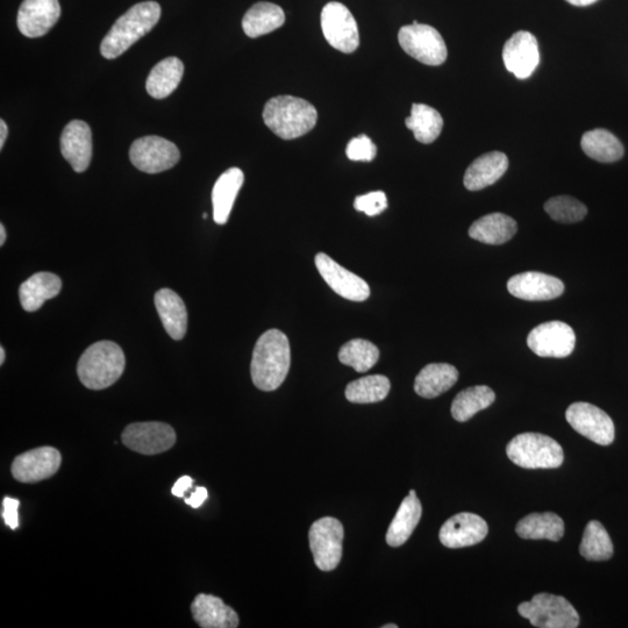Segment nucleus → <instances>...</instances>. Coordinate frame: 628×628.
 <instances>
[{
    "label": "nucleus",
    "mask_w": 628,
    "mask_h": 628,
    "mask_svg": "<svg viewBox=\"0 0 628 628\" xmlns=\"http://www.w3.org/2000/svg\"><path fill=\"white\" fill-rule=\"evenodd\" d=\"M291 349L287 335L278 330L264 332L256 342L251 365L252 380L262 391H275L289 374Z\"/></svg>",
    "instance_id": "nucleus-1"
},
{
    "label": "nucleus",
    "mask_w": 628,
    "mask_h": 628,
    "mask_svg": "<svg viewBox=\"0 0 628 628\" xmlns=\"http://www.w3.org/2000/svg\"><path fill=\"white\" fill-rule=\"evenodd\" d=\"M161 18V6L156 2L139 3L131 7L112 26L102 41L101 53L107 60L117 59L135 42L153 30Z\"/></svg>",
    "instance_id": "nucleus-2"
},
{
    "label": "nucleus",
    "mask_w": 628,
    "mask_h": 628,
    "mask_svg": "<svg viewBox=\"0 0 628 628\" xmlns=\"http://www.w3.org/2000/svg\"><path fill=\"white\" fill-rule=\"evenodd\" d=\"M263 120L277 137L292 140L303 137L317 124L318 112L302 98L278 96L264 106Z\"/></svg>",
    "instance_id": "nucleus-3"
},
{
    "label": "nucleus",
    "mask_w": 628,
    "mask_h": 628,
    "mask_svg": "<svg viewBox=\"0 0 628 628\" xmlns=\"http://www.w3.org/2000/svg\"><path fill=\"white\" fill-rule=\"evenodd\" d=\"M126 359L116 342L99 341L85 351L77 365V375L85 388H110L123 375Z\"/></svg>",
    "instance_id": "nucleus-4"
},
{
    "label": "nucleus",
    "mask_w": 628,
    "mask_h": 628,
    "mask_svg": "<svg viewBox=\"0 0 628 628\" xmlns=\"http://www.w3.org/2000/svg\"><path fill=\"white\" fill-rule=\"evenodd\" d=\"M506 454L513 463L526 469L559 468L565 460L558 442L540 433L517 435L506 447Z\"/></svg>",
    "instance_id": "nucleus-5"
},
{
    "label": "nucleus",
    "mask_w": 628,
    "mask_h": 628,
    "mask_svg": "<svg viewBox=\"0 0 628 628\" xmlns=\"http://www.w3.org/2000/svg\"><path fill=\"white\" fill-rule=\"evenodd\" d=\"M520 616L530 620L539 628H576L580 625V616L574 606L565 597L552 594H538L531 602L518 606Z\"/></svg>",
    "instance_id": "nucleus-6"
},
{
    "label": "nucleus",
    "mask_w": 628,
    "mask_h": 628,
    "mask_svg": "<svg viewBox=\"0 0 628 628\" xmlns=\"http://www.w3.org/2000/svg\"><path fill=\"white\" fill-rule=\"evenodd\" d=\"M398 40L406 54L427 66H440L447 60L445 40L432 26L415 20L412 25L401 28Z\"/></svg>",
    "instance_id": "nucleus-7"
},
{
    "label": "nucleus",
    "mask_w": 628,
    "mask_h": 628,
    "mask_svg": "<svg viewBox=\"0 0 628 628\" xmlns=\"http://www.w3.org/2000/svg\"><path fill=\"white\" fill-rule=\"evenodd\" d=\"M344 526L338 519L325 517L317 520L309 532L310 548L314 563L323 572H332L342 558Z\"/></svg>",
    "instance_id": "nucleus-8"
},
{
    "label": "nucleus",
    "mask_w": 628,
    "mask_h": 628,
    "mask_svg": "<svg viewBox=\"0 0 628 628\" xmlns=\"http://www.w3.org/2000/svg\"><path fill=\"white\" fill-rule=\"evenodd\" d=\"M321 30L337 51L351 54L360 46L358 23L344 4L328 3L321 11Z\"/></svg>",
    "instance_id": "nucleus-9"
},
{
    "label": "nucleus",
    "mask_w": 628,
    "mask_h": 628,
    "mask_svg": "<svg viewBox=\"0 0 628 628\" xmlns=\"http://www.w3.org/2000/svg\"><path fill=\"white\" fill-rule=\"evenodd\" d=\"M180 159V149L173 142L156 135L135 140L130 149L133 166L146 174L163 173L174 168Z\"/></svg>",
    "instance_id": "nucleus-10"
},
{
    "label": "nucleus",
    "mask_w": 628,
    "mask_h": 628,
    "mask_svg": "<svg viewBox=\"0 0 628 628\" xmlns=\"http://www.w3.org/2000/svg\"><path fill=\"white\" fill-rule=\"evenodd\" d=\"M575 345L573 328L562 321L541 324L527 337V346L540 358L565 359L574 352Z\"/></svg>",
    "instance_id": "nucleus-11"
},
{
    "label": "nucleus",
    "mask_w": 628,
    "mask_h": 628,
    "mask_svg": "<svg viewBox=\"0 0 628 628\" xmlns=\"http://www.w3.org/2000/svg\"><path fill=\"white\" fill-rule=\"evenodd\" d=\"M566 418L570 426L583 437L601 446L615 441V424L608 413L589 403H574L569 406Z\"/></svg>",
    "instance_id": "nucleus-12"
},
{
    "label": "nucleus",
    "mask_w": 628,
    "mask_h": 628,
    "mask_svg": "<svg viewBox=\"0 0 628 628\" xmlns=\"http://www.w3.org/2000/svg\"><path fill=\"white\" fill-rule=\"evenodd\" d=\"M123 444L131 451L144 455H156L169 451L176 442L174 428L168 424L149 421L128 425L121 435Z\"/></svg>",
    "instance_id": "nucleus-13"
},
{
    "label": "nucleus",
    "mask_w": 628,
    "mask_h": 628,
    "mask_svg": "<svg viewBox=\"0 0 628 628\" xmlns=\"http://www.w3.org/2000/svg\"><path fill=\"white\" fill-rule=\"evenodd\" d=\"M316 267L324 281L342 298L352 302H365L370 296L368 283L352 271L341 267L330 256L319 253L314 259Z\"/></svg>",
    "instance_id": "nucleus-14"
},
{
    "label": "nucleus",
    "mask_w": 628,
    "mask_h": 628,
    "mask_svg": "<svg viewBox=\"0 0 628 628\" xmlns=\"http://www.w3.org/2000/svg\"><path fill=\"white\" fill-rule=\"evenodd\" d=\"M62 456L56 448L40 447L17 456L12 475L21 483H37L54 476L61 467Z\"/></svg>",
    "instance_id": "nucleus-15"
},
{
    "label": "nucleus",
    "mask_w": 628,
    "mask_h": 628,
    "mask_svg": "<svg viewBox=\"0 0 628 628\" xmlns=\"http://www.w3.org/2000/svg\"><path fill=\"white\" fill-rule=\"evenodd\" d=\"M503 61L506 69L519 80L531 77L540 63L537 38L526 31L513 34L504 46Z\"/></svg>",
    "instance_id": "nucleus-16"
},
{
    "label": "nucleus",
    "mask_w": 628,
    "mask_h": 628,
    "mask_svg": "<svg viewBox=\"0 0 628 628\" xmlns=\"http://www.w3.org/2000/svg\"><path fill=\"white\" fill-rule=\"evenodd\" d=\"M60 17L59 0H24L18 12L17 24L25 37L40 38L52 30Z\"/></svg>",
    "instance_id": "nucleus-17"
},
{
    "label": "nucleus",
    "mask_w": 628,
    "mask_h": 628,
    "mask_svg": "<svg viewBox=\"0 0 628 628\" xmlns=\"http://www.w3.org/2000/svg\"><path fill=\"white\" fill-rule=\"evenodd\" d=\"M489 531L485 520L474 513L462 512L448 519L441 527L439 539L447 548H463L480 544Z\"/></svg>",
    "instance_id": "nucleus-18"
},
{
    "label": "nucleus",
    "mask_w": 628,
    "mask_h": 628,
    "mask_svg": "<svg viewBox=\"0 0 628 628\" xmlns=\"http://www.w3.org/2000/svg\"><path fill=\"white\" fill-rule=\"evenodd\" d=\"M508 290L513 297L530 302L552 301L565 291V284L559 278L538 271L512 276Z\"/></svg>",
    "instance_id": "nucleus-19"
},
{
    "label": "nucleus",
    "mask_w": 628,
    "mask_h": 628,
    "mask_svg": "<svg viewBox=\"0 0 628 628\" xmlns=\"http://www.w3.org/2000/svg\"><path fill=\"white\" fill-rule=\"evenodd\" d=\"M61 153L76 173H84L92 159L91 128L82 120H73L61 135Z\"/></svg>",
    "instance_id": "nucleus-20"
},
{
    "label": "nucleus",
    "mask_w": 628,
    "mask_h": 628,
    "mask_svg": "<svg viewBox=\"0 0 628 628\" xmlns=\"http://www.w3.org/2000/svg\"><path fill=\"white\" fill-rule=\"evenodd\" d=\"M192 617L202 628H237L239 616L220 598L199 594L191 604Z\"/></svg>",
    "instance_id": "nucleus-21"
},
{
    "label": "nucleus",
    "mask_w": 628,
    "mask_h": 628,
    "mask_svg": "<svg viewBox=\"0 0 628 628\" xmlns=\"http://www.w3.org/2000/svg\"><path fill=\"white\" fill-rule=\"evenodd\" d=\"M508 168L509 159L504 153L483 154L470 164L463 183L469 191H480L501 180Z\"/></svg>",
    "instance_id": "nucleus-22"
},
{
    "label": "nucleus",
    "mask_w": 628,
    "mask_h": 628,
    "mask_svg": "<svg viewBox=\"0 0 628 628\" xmlns=\"http://www.w3.org/2000/svg\"><path fill=\"white\" fill-rule=\"evenodd\" d=\"M155 306L171 339L180 341L188 330V311L182 298L170 289L156 292Z\"/></svg>",
    "instance_id": "nucleus-23"
},
{
    "label": "nucleus",
    "mask_w": 628,
    "mask_h": 628,
    "mask_svg": "<svg viewBox=\"0 0 628 628\" xmlns=\"http://www.w3.org/2000/svg\"><path fill=\"white\" fill-rule=\"evenodd\" d=\"M245 176L239 168H231L218 178L212 190L213 219L225 225L231 216L235 199L244 184Z\"/></svg>",
    "instance_id": "nucleus-24"
},
{
    "label": "nucleus",
    "mask_w": 628,
    "mask_h": 628,
    "mask_svg": "<svg viewBox=\"0 0 628 628\" xmlns=\"http://www.w3.org/2000/svg\"><path fill=\"white\" fill-rule=\"evenodd\" d=\"M62 290L61 278L52 273L34 274L21 284L19 298L21 306L27 312H35L42 308L48 299H53Z\"/></svg>",
    "instance_id": "nucleus-25"
},
{
    "label": "nucleus",
    "mask_w": 628,
    "mask_h": 628,
    "mask_svg": "<svg viewBox=\"0 0 628 628\" xmlns=\"http://www.w3.org/2000/svg\"><path fill=\"white\" fill-rule=\"evenodd\" d=\"M516 220L503 213H491L475 221L469 228V237L487 245H503L515 237Z\"/></svg>",
    "instance_id": "nucleus-26"
},
{
    "label": "nucleus",
    "mask_w": 628,
    "mask_h": 628,
    "mask_svg": "<svg viewBox=\"0 0 628 628\" xmlns=\"http://www.w3.org/2000/svg\"><path fill=\"white\" fill-rule=\"evenodd\" d=\"M459 371L448 363H431L416 377L415 391L423 398H437L454 387Z\"/></svg>",
    "instance_id": "nucleus-27"
},
{
    "label": "nucleus",
    "mask_w": 628,
    "mask_h": 628,
    "mask_svg": "<svg viewBox=\"0 0 628 628\" xmlns=\"http://www.w3.org/2000/svg\"><path fill=\"white\" fill-rule=\"evenodd\" d=\"M423 515V508L417 497L416 491L411 490L399 506L394 520H392L387 533V542L391 547H401L408 541L416 530Z\"/></svg>",
    "instance_id": "nucleus-28"
},
{
    "label": "nucleus",
    "mask_w": 628,
    "mask_h": 628,
    "mask_svg": "<svg viewBox=\"0 0 628 628\" xmlns=\"http://www.w3.org/2000/svg\"><path fill=\"white\" fill-rule=\"evenodd\" d=\"M184 75V64L177 57H168L156 64L149 74L146 89L155 99L167 98L180 85Z\"/></svg>",
    "instance_id": "nucleus-29"
},
{
    "label": "nucleus",
    "mask_w": 628,
    "mask_h": 628,
    "mask_svg": "<svg viewBox=\"0 0 628 628\" xmlns=\"http://www.w3.org/2000/svg\"><path fill=\"white\" fill-rule=\"evenodd\" d=\"M285 23L282 7L267 2L255 4L247 11L242 28L249 38H259L280 28Z\"/></svg>",
    "instance_id": "nucleus-30"
},
{
    "label": "nucleus",
    "mask_w": 628,
    "mask_h": 628,
    "mask_svg": "<svg viewBox=\"0 0 628 628\" xmlns=\"http://www.w3.org/2000/svg\"><path fill=\"white\" fill-rule=\"evenodd\" d=\"M520 538L560 541L565 535V523L552 512L532 513L520 520L516 528Z\"/></svg>",
    "instance_id": "nucleus-31"
},
{
    "label": "nucleus",
    "mask_w": 628,
    "mask_h": 628,
    "mask_svg": "<svg viewBox=\"0 0 628 628\" xmlns=\"http://www.w3.org/2000/svg\"><path fill=\"white\" fill-rule=\"evenodd\" d=\"M581 147L590 159L602 163L617 162L622 159L625 152L622 142L616 135L603 128L584 133Z\"/></svg>",
    "instance_id": "nucleus-32"
},
{
    "label": "nucleus",
    "mask_w": 628,
    "mask_h": 628,
    "mask_svg": "<svg viewBox=\"0 0 628 628\" xmlns=\"http://www.w3.org/2000/svg\"><path fill=\"white\" fill-rule=\"evenodd\" d=\"M406 127L415 134L420 144H432L439 138L444 119L433 107L425 104H413L411 116L405 120Z\"/></svg>",
    "instance_id": "nucleus-33"
},
{
    "label": "nucleus",
    "mask_w": 628,
    "mask_h": 628,
    "mask_svg": "<svg viewBox=\"0 0 628 628\" xmlns=\"http://www.w3.org/2000/svg\"><path fill=\"white\" fill-rule=\"evenodd\" d=\"M495 392L485 385H476L460 392L452 404V416L456 421L465 423L476 413L488 409L494 404Z\"/></svg>",
    "instance_id": "nucleus-34"
},
{
    "label": "nucleus",
    "mask_w": 628,
    "mask_h": 628,
    "mask_svg": "<svg viewBox=\"0 0 628 628\" xmlns=\"http://www.w3.org/2000/svg\"><path fill=\"white\" fill-rule=\"evenodd\" d=\"M391 384L388 377L371 375L347 385L346 398L354 404H371L384 401L389 395Z\"/></svg>",
    "instance_id": "nucleus-35"
},
{
    "label": "nucleus",
    "mask_w": 628,
    "mask_h": 628,
    "mask_svg": "<svg viewBox=\"0 0 628 628\" xmlns=\"http://www.w3.org/2000/svg\"><path fill=\"white\" fill-rule=\"evenodd\" d=\"M580 553L588 561H606L612 558V540L608 531L597 520H592L585 527Z\"/></svg>",
    "instance_id": "nucleus-36"
},
{
    "label": "nucleus",
    "mask_w": 628,
    "mask_h": 628,
    "mask_svg": "<svg viewBox=\"0 0 628 628\" xmlns=\"http://www.w3.org/2000/svg\"><path fill=\"white\" fill-rule=\"evenodd\" d=\"M380 359V351L368 340L354 339L346 342L339 352L342 365L352 367L358 373H366Z\"/></svg>",
    "instance_id": "nucleus-37"
},
{
    "label": "nucleus",
    "mask_w": 628,
    "mask_h": 628,
    "mask_svg": "<svg viewBox=\"0 0 628 628\" xmlns=\"http://www.w3.org/2000/svg\"><path fill=\"white\" fill-rule=\"evenodd\" d=\"M545 211L549 217L562 224L578 223L588 214L587 206L570 196H558L549 199L545 204Z\"/></svg>",
    "instance_id": "nucleus-38"
},
{
    "label": "nucleus",
    "mask_w": 628,
    "mask_h": 628,
    "mask_svg": "<svg viewBox=\"0 0 628 628\" xmlns=\"http://www.w3.org/2000/svg\"><path fill=\"white\" fill-rule=\"evenodd\" d=\"M346 154L349 160L355 162H371L377 155V147L367 135L362 134L349 141Z\"/></svg>",
    "instance_id": "nucleus-39"
},
{
    "label": "nucleus",
    "mask_w": 628,
    "mask_h": 628,
    "mask_svg": "<svg viewBox=\"0 0 628 628\" xmlns=\"http://www.w3.org/2000/svg\"><path fill=\"white\" fill-rule=\"evenodd\" d=\"M356 211L366 213L369 217L378 216L388 209V198L383 191L369 192L367 195L355 198Z\"/></svg>",
    "instance_id": "nucleus-40"
},
{
    "label": "nucleus",
    "mask_w": 628,
    "mask_h": 628,
    "mask_svg": "<svg viewBox=\"0 0 628 628\" xmlns=\"http://www.w3.org/2000/svg\"><path fill=\"white\" fill-rule=\"evenodd\" d=\"M20 502L18 499L6 497L3 501L2 517L4 523L11 528V530H17L19 527V510Z\"/></svg>",
    "instance_id": "nucleus-41"
},
{
    "label": "nucleus",
    "mask_w": 628,
    "mask_h": 628,
    "mask_svg": "<svg viewBox=\"0 0 628 628\" xmlns=\"http://www.w3.org/2000/svg\"><path fill=\"white\" fill-rule=\"evenodd\" d=\"M209 497V492L206 488L199 487L192 492L189 498H185V504L191 506V508L198 509L204 504Z\"/></svg>",
    "instance_id": "nucleus-42"
},
{
    "label": "nucleus",
    "mask_w": 628,
    "mask_h": 628,
    "mask_svg": "<svg viewBox=\"0 0 628 628\" xmlns=\"http://www.w3.org/2000/svg\"><path fill=\"white\" fill-rule=\"evenodd\" d=\"M192 485H194V480L190 476H183L175 483L173 489H171V494L182 498L185 496V492L192 488Z\"/></svg>",
    "instance_id": "nucleus-43"
},
{
    "label": "nucleus",
    "mask_w": 628,
    "mask_h": 628,
    "mask_svg": "<svg viewBox=\"0 0 628 628\" xmlns=\"http://www.w3.org/2000/svg\"><path fill=\"white\" fill-rule=\"evenodd\" d=\"M7 134H9V130H7V125L5 121L0 120V149L4 148L5 141L7 139Z\"/></svg>",
    "instance_id": "nucleus-44"
},
{
    "label": "nucleus",
    "mask_w": 628,
    "mask_h": 628,
    "mask_svg": "<svg viewBox=\"0 0 628 628\" xmlns=\"http://www.w3.org/2000/svg\"><path fill=\"white\" fill-rule=\"evenodd\" d=\"M566 2L574 6H589L598 2V0H566Z\"/></svg>",
    "instance_id": "nucleus-45"
},
{
    "label": "nucleus",
    "mask_w": 628,
    "mask_h": 628,
    "mask_svg": "<svg viewBox=\"0 0 628 628\" xmlns=\"http://www.w3.org/2000/svg\"><path fill=\"white\" fill-rule=\"evenodd\" d=\"M6 241V231L4 225H0V246H4Z\"/></svg>",
    "instance_id": "nucleus-46"
},
{
    "label": "nucleus",
    "mask_w": 628,
    "mask_h": 628,
    "mask_svg": "<svg viewBox=\"0 0 628 628\" xmlns=\"http://www.w3.org/2000/svg\"><path fill=\"white\" fill-rule=\"evenodd\" d=\"M5 358H6L5 349L4 347H0V365H4Z\"/></svg>",
    "instance_id": "nucleus-47"
},
{
    "label": "nucleus",
    "mask_w": 628,
    "mask_h": 628,
    "mask_svg": "<svg viewBox=\"0 0 628 628\" xmlns=\"http://www.w3.org/2000/svg\"><path fill=\"white\" fill-rule=\"evenodd\" d=\"M383 628H398V625H396V624H388V625H384Z\"/></svg>",
    "instance_id": "nucleus-48"
}]
</instances>
